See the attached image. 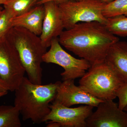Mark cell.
<instances>
[{"mask_svg": "<svg viewBox=\"0 0 127 127\" xmlns=\"http://www.w3.org/2000/svg\"><path fill=\"white\" fill-rule=\"evenodd\" d=\"M58 40L61 46L92 66L105 62L109 48L119 39L105 25L93 21L78 23L63 31Z\"/></svg>", "mask_w": 127, "mask_h": 127, "instance_id": "cell-1", "label": "cell"}, {"mask_svg": "<svg viewBox=\"0 0 127 127\" xmlns=\"http://www.w3.org/2000/svg\"><path fill=\"white\" fill-rule=\"evenodd\" d=\"M60 81L42 85L32 83L24 77L15 91L14 106L23 120L39 124L44 122L51 111L50 103L55 100Z\"/></svg>", "mask_w": 127, "mask_h": 127, "instance_id": "cell-2", "label": "cell"}, {"mask_svg": "<svg viewBox=\"0 0 127 127\" xmlns=\"http://www.w3.org/2000/svg\"><path fill=\"white\" fill-rule=\"evenodd\" d=\"M6 36L17 51L28 78L34 84H42L41 64L47 48L40 36L21 27H12Z\"/></svg>", "mask_w": 127, "mask_h": 127, "instance_id": "cell-3", "label": "cell"}, {"mask_svg": "<svg viewBox=\"0 0 127 127\" xmlns=\"http://www.w3.org/2000/svg\"><path fill=\"white\" fill-rule=\"evenodd\" d=\"M124 82L105 62L91 66L79 80V86L98 99L113 100Z\"/></svg>", "mask_w": 127, "mask_h": 127, "instance_id": "cell-4", "label": "cell"}, {"mask_svg": "<svg viewBox=\"0 0 127 127\" xmlns=\"http://www.w3.org/2000/svg\"><path fill=\"white\" fill-rule=\"evenodd\" d=\"M106 3L101 0H72L58 4L66 30L80 22L97 21L106 25L107 18L103 11Z\"/></svg>", "mask_w": 127, "mask_h": 127, "instance_id": "cell-5", "label": "cell"}, {"mask_svg": "<svg viewBox=\"0 0 127 127\" xmlns=\"http://www.w3.org/2000/svg\"><path fill=\"white\" fill-rule=\"evenodd\" d=\"M25 72L13 44L6 35L0 37V78L6 84L9 91H15L25 77Z\"/></svg>", "mask_w": 127, "mask_h": 127, "instance_id": "cell-6", "label": "cell"}, {"mask_svg": "<svg viewBox=\"0 0 127 127\" xmlns=\"http://www.w3.org/2000/svg\"><path fill=\"white\" fill-rule=\"evenodd\" d=\"M50 47L43 56V62L62 67L64 71L61 75L63 81L81 78L92 66L85 59L75 58L66 52L62 47L58 38L52 40Z\"/></svg>", "mask_w": 127, "mask_h": 127, "instance_id": "cell-7", "label": "cell"}, {"mask_svg": "<svg viewBox=\"0 0 127 127\" xmlns=\"http://www.w3.org/2000/svg\"><path fill=\"white\" fill-rule=\"evenodd\" d=\"M50 107L51 111L44 122H58L63 127H86L87 119L92 113L94 107L85 105L70 108L53 101Z\"/></svg>", "mask_w": 127, "mask_h": 127, "instance_id": "cell-8", "label": "cell"}, {"mask_svg": "<svg viewBox=\"0 0 127 127\" xmlns=\"http://www.w3.org/2000/svg\"><path fill=\"white\" fill-rule=\"evenodd\" d=\"M87 119L88 127H127V113L113 100L100 102Z\"/></svg>", "mask_w": 127, "mask_h": 127, "instance_id": "cell-9", "label": "cell"}, {"mask_svg": "<svg viewBox=\"0 0 127 127\" xmlns=\"http://www.w3.org/2000/svg\"><path fill=\"white\" fill-rule=\"evenodd\" d=\"M53 101L67 107L78 104L97 107L104 101L94 96L79 86H76L74 79H67L59 82Z\"/></svg>", "mask_w": 127, "mask_h": 127, "instance_id": "cell-10", "label": "cell"}, {"mask_svg": "<svg viewBox=\"0 0 127 127\" xmlns=\"http://www.w3.org/2000/svg\"><path fill=\"white\" fill-rule=\"evenodd\" d=\"M43 5L45 16L40 37L43 46L47 48L53 39L59 37L64 28L58 3L51 1Z\"/></svg>", "mask_w": 127, "mask_h": 127, "instance_id": "cell-11", "label": "cell"}, {"mask_svg": "<svg viewBox=\"0 0 127 127\" xmlns=\"http://www.w3.org/2000/svg\"><path fill=\"white\" fill-rule=\"evenodd\" d=\"M44 16L43 5H37L26 13L12 18L11 21L12 27H22L40 36Z\"/></svg>", "mask_w": 127, "mask_h": 127, "instance_id": "cell-12", "label": "cell"}, {"mask_svg": "<svg viewBox=\"0 0 127 127\" xmlns=\"http://www.w3.org/2000/svg\"><path fill=\"white\" fill-rule=\"evenodd\" d=\"M105 62L127 83V42L119 40L113 44L108 50Z\"/></svg>", "mask_w": 127, "mask_h": 127, "instance_id": "cell-13", "label": "cell"}, {"mask_svg": "<svg viewBox=\"0 0 127 127\" xmlns=\"http://www.w3.org/2000/svg\"><path fill=\"white\" fill-rule=\"evenodd\" d=\"M19 110L15 106H0V127H20Z\"/></svg>", "mask_w": 127, "mask_h": 127, "instance_id": "cell-14", "label": "cell"}, {"mask_svg": "<svg viewBox=\"0 0 127 127\" xmlns=\"http://www.w3.org/2000/svg\"><path fill=\"white\" fill-rule=\"evenodd\" d=\"M38 1L39 0H9L3 6L14 18L30 10L37 5Z\"/></svg>", "mask_w": 127, "mask_h": 127, "instance_id": "cell-15", "label": "cell"}, {"mask_svg": "<svg viewBox=\"0 0 127 127\" xmlns=\"http://www.w3.org/2000/svg\"><path fill=\"white\" fill-rule=\"evenodd\" d=\"M112 34L121 37L127 36V16H119L107 18L105 25Z\"/></svg>", "mask_w": 127, "mask_h": 127, "instance_id": "cell-16", "label": "cell"}, {"mask_svg": "<svg viewBox=\"0 0 127 127\" xmlns=\"http://www.w3.org/2000/svg\"><path fill=\"white\" fill-rule=\"evenodd\" d=\"M103 14L107 18L122 15L127 16V0H114L106 4Z\"/></svg>", "mask_w": 127, "mask_h": 127, "instance_id": "cell-17", "label": "cell"}, {"mask_svg": "<svg viewBox=\"0 0 127 127\" xmlns=\"http://www.w3.org/2000/svg\"><path fill=\"white\" fill-rule=\"evenodd\" d=\"M12 17L7 11L3 9L0 15V37L5 35L11 28Z\"/></svg>", "mask_w": 127, "mask_h": 127, "instance_id": "cell-18", "label": "cell"}, {"mask_svg": "<svg viewBox=\"0 0 127 127\" xmlns=\"http://www.w3.org/2000/svg\"><path fill=\"white\" fill-rule=\"evenodd\" d=\"M117 96L119 99V107L123 110L127 104V83H124L120 87L117 93Z\"/></svg>", "mask_w": 127, "mask_h": 127, "instance_id": "cell-19", "label": "cell"}, {"mask_svg": "<svg viewBox=\"0 0 127 127\" xmlns=\"http://www.w3.org/2000/svg\"><path fill=\"white\" fill-rule=\"evenodd\" d=\"M69 0H39L37 5L43 4L44 3H45L46 2L51 1H55V2L59 4V3L65 2V1Z\"/></svg>", "mask_w": 127, "mask_h": 127, "instance_id": "cell-20", "label": "cell"}, {"mask_svg": "<svg viewBox=\"0 0 127 127\" xmlns=\"http://www.w3.org/2000/svg\"><path fill=\"white\" fill-rule=\"evenodd\" d=\"M8 87L4 81L0 78V92H8Z\"/></svg>", "mask_w": 127, "mask_h": 127, "instance_id": "cell-21", "label": "cell"}, {"mask_svg": "<svg viewBox=\"0 0 127 127\" xmlns=\"http://www.w3.org/2000/svg\"><path fill=\"white\" fill-rule=\"evenodd\" d=\"M47 127H61V125L59 122L55 121H51L47 123Z\"/></svg>", "mask_w": 127, "mask_h": 127, "instance_id": "cell-22", "label": "cell"}, {"mask_svg": "<svg viewBox=\"0 0 127 127\" xmlns=\"http://www.w3.org/2000/svg\"><path fill=\"white\" fill-rule=\"evenodd\" d=\"M8 0H0V10H3V8L2 7V5H3Z\"/></svg>", "mask_w": 127, "mask_h": 127, "instance_id": "cell-23", "label": "cell"}, {"mask_svg": "<svg viewBox=\"0 0 127 127\" xmlns=\"http://www.w3.org/2000/svg\"><path fill=\"white\" fill-rule=\"evenodd\" d=\"M8 92H0V97L4 96L7 94Z\"/></svg>", "mask_w": 127, "mask_h": 127, "instance_id": "cell-24", "label": "cell"}, {"mask_svg": "<svg viewBox=\"0 0 127 127\" xmlns=\"http://www.w3.org/2000/svg\"><path fill=\"white\" fill-rule=\"evenodd\" d=\"M101 0L102 1V2L106 3V4H108V3H109V2H112V1H113L114 0Z\"/></svg>", "mask_w": 127, "mask_h": 127, "instance_id": "cell-25", "label": "cell"}, {"mask_svg": "<svg viewBox=\"0 0 127 127\" xmlns=\"http://www.w3.org/2000/svg\"><path fill=\"white\" fill-rule=\"evenodd\" d=\"M123 110L125 111V112H126L127 113V105L125 106V107L124 108Z\"/></svg>", "mask_w": 127, "mask_h": 127, "instance_id": "cell-26", "label": "cell"}, {"mask_svg": "<svg viewBox=\"0 0 127 127\" xmlns=\"http://www.w3.org/2000/svg\"><path fill=\"white\" fill-rule=\"evenodd\" d=\"M2 10H0V14H1V12H2Z\"/></svg>", "mask_w": 127, "mask_h": 127, "instance_id": "cell-27", "label": "cell"}]
</instances>
